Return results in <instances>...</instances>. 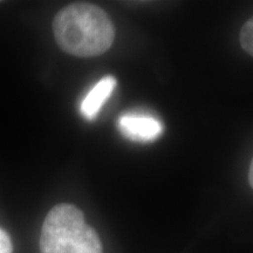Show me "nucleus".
I'll return each instance as SVG.
<instances>
[{
  "mask_svg": "<svg viewBox=\"0 0 253 253\" xmlns=\"http://www.w3.org/2000/svg\"><path fill=\"white\" fill-rule=\"evenodd\" d=\"M13 246H12L11 238L4 230L0 229V253H12Z\"/></svg>",
  "mask_w": 253,
  "mask_h": 253,
  "instance_id": "obj_6",
  "label": "nucleus"
},
{
  "mask_svg": "<svg viewBox=\"0 0 253 253\" xmlns=\"http://www.w3.org/2000/svg\"><path fill=\"white\" fill-rule=\"evenodd\" d=\"M249 182H250V185H251L253 189V158L251 161V166H250V170H249Z\"/></svg>",
  "mask_w": 253,
  "mask_h": 253,
  "instance_id": "obj_7",
  "label": "nucleus"
},
{
  "mask_svg": "<svg viewBox=\"0 0 253 253\" xmlns=\"http://www.w3.org/2000/svg\"><path fill=\"white\" fill-rule=\"evenodd\" d=\"M53 32L63 52L79 58H94L107 52L115 39V27L99 6L75 2L55 15Z\"/></svg>",
  "mask_w": 253,
  "mask_h": 253,
  "instance_id": "obj_1",
  "label": "nucleus"
},
{
  "mask_svg": "<svg viewBox=\"0 0 253 253\" xmlns=\"http://www.w3.org/2000/svg\"><path fill=\"white\" fill-rule=\"evenodd\" d=\"M239 41L242 48L248 53L249 55L253 56V17L249 19L240 30Z\"/></svg>",
  "mask_w": 253,
  "mask_h": 253,
  "instance_id": "obj_5",
  "label": "nucleus"
},
{
  "mask_svg": "<svg viewBox=\"0 0 253 253\" xmlns=\"http://www.w3.org/2000/svg\"><path fill=\"white\" fill-rule=\"evenodd\" d=\"M41 253H102L96 231L88 225L80 209L59 204L49 211L40 236Z\"/></svg>",
  "mask_w": 253,
  "mask_h": 253,
  "instance_id": "obj_2",
  "label": "nucleus"
},
{
  "mask_svg": "<svg viewBox=\"0 0 253 253\" xmlns=\"http://www.w3.org/2000/svg\"><path fill=\"white\" fill-rule=\"evenodd\" d=\"M118 125L122 135L134 142H153L163 132V123L160 120L140 113L125 114Z\"/></svg>",
  "mask_w": 253,
  "mask_h": 253,
  "instance_id": "obj_3",
  "label": "nucleus"
},
{
  "mask_svg": "<svg viewBox=\"0 0 253 253\" xmlns=\"http://www.w3.org/2000/svg\"><path fill=\"white\" fill-rule=\"evenodd\" d=\"M116 87V79L106 77L91 88L81 102V113L87 120H94Z\"/></svg>",
  "mask_w": 253,
  "mask_h": 253,
  "instance_id": "obj_4",
  "label": "nucleus"
}]
</instances>
